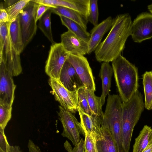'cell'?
Returning a JSON list of instances; mask_svg holds the SVG:
<instances>
[{
    "label": "cell",
    "instance_id": "1",
    "mask_svg": "<svg viewBox=\"0 0 152 152\" xmlns=\"http://www.w3.org/2000/svg\"><path fill=\"white\" fill-rule=\"evenodd\" d=\"M132 24L128 13L119 14L113 19L110 32L94 51L98 61L112 62L121 55L126 41L131 35Z\"/></svg>",
    "mask_w": 152,
    "mask_h": 152
},
{
    "label": "cell",
    "instance_id": "2",
    "mask_svg": "<svg viewBox=\"0 0 152 152\" xmlns=\"http://www.w3.org/2000/svg\"><path fill=\"white\" fill-rule=\"evenodd\" d=\"M112 67L119 96L127 102L138 91L137 68L121 55L112 62Z\"/></svg>",
    "mask_w": 152,
    "mask_h": 152
},
{
    "label": "cell",
    "instance_id": "3",
    "mask_svg": "<svg viewBox=\"0 0 152 152\" xmlns=\"http://www.w3.org/2000/svg\"><path fill=\"white\" fill-rule=\"evenodd\" d=\"M143 96L137 91L130 100L122 102L121 137L125 152H129L134 127L138 122L145 108Z\"/></svg>",
    "mask_w": 152,
    "mask_h": 152
},
{
    "label": "cell",
    "instance_id": "4",
    "mask_svg": "<svg viewBox=\"0 0 152 152\" xmlns=\"http://www.w3.org/2000/svg\"><path fill=\"white\" fill-rule=\"evenodd\" d=\"M0 61L4 63L13 76L22 72L20 54L15 50L12 41L9 29V23H0Z\"/></svg>",
    "mask_w": 152,
    "mask_h": 152
},
{
    "label": "cell",
    "instance_id": "5",
    "mask_svg": "<svg viewBox=\"0 0 152 152\" xmlns=\"http://www.w3.org/2000/svg\"><path fill=\"white\" fill-rule=\"evenodd\" d=\"M39 4L30 0L19 15L24 48L36 34L37 27L36 13Z\"/></svg>",
    "mask_w": 152,
    "mask_h": 152
},
{
    "label": "cell",
    "instance_id": "6",
    "mask_svg": "<svg viewBox=\"0 0 152 152\" xmlns=\"http://www.w3.org/2000/svg\"><path fill=\"white\" fill-rule=\"evenodd\" d=\"M69 54L61 43H55L52 44L45 67V72L49 77L60 82V77L61 69Z\"/></svg>",
    "mask_w": 152,
    "mask_h": 152
},
{
    "label": "cell",
    "instance_id": "7",
    "mask_svg": "<svg viewBox=\"0 0 152 152\" xmlns=\"http://www.w3.org/2000/svg\"><path fill=\"white\" fill-rule=\"evenodd\" d=\"M59 109L58 114L63 128L61 135L71 140L74 145L77 146L81 139L80 135H85L80 123L73 113L60 105L59 106Z\"/></svg>",
    "mask_w": 152,
    "mask_h": 152
},
{
    "label": "cell",
    "instance_id": "8",
    "mask_svg": "<svg viewBox=\"0 0 152 152\" xmlns=\"http://www.w3.org/2000/svg\"><path fill=\"white\" fill-rule=\"evenodd\" d=\"M48 83L55 100L59 103L61 106L73 113L77 111L78 101L77 91H70L60 82L52 78L49 77Z\"/></svg>",
    "mask_w": 152,
    "mask_h": 152
},
{
    "label": "cell",
    "instance_id": "9",
    "mask_svg": "<svg viewBox=\"0 0 152 152\" xmlns=\"http://www.w3.org/2000/svg\"><path fill=\"white\" fill-rule=\"evenodd\" d=\"M67 60L74 68L84 86L95 91L94 78L87 58L84 56L70 54Z\"/></svg>",
    "mask_w": 152,
    "mask_h": 152
},
{
    "label": "cell",
    "instance_id": "10",
    "mask_svg": "<svg viewBox=\"0 0 152 152\" xmlns=\"http://www.w3.org/2000/svg\"><path fill=\"white\" fill-rule=\"evenodd\" d=\"M132 39L140 43L152 38V13H141L132 22L131 34Z\"/></svg>",
    "mask_w": 152,
    "mask_h": 152
},
{
    "label": "cell",
    "instance_id": "11",
    "mask_svg": "<svg viewBox=\"0 0 152 152\" xmlns=\"http://www.w3.org/2000/svg\"><path fill=\"white\" fill-rule=\"evenodd\" d=\"M4 62L0 61V101L12 106L16 85Z\"/></svg>",
    "mask_w": 152,
    "mask_h": 152
},
{
    "label": "cell",
    "instance_id": "12",
    "mask_svg": "<svg viewBox=\"0 0 152 152\" xmlns=\"http://www.w3.org/2000/svg\"><path fill=\"white\" fill-rule=\"evenodd\" d=\"M61 43L69 54L84 56L87 54L88 42L68 30L61 35Z\"/></svg>",
    "mask_w": 152,
    "mask_h": 152
},
{
    "label": "cell",
    "instance_id": "13",
    "mask_svg": "<svg viewBox=\"0 0 152 152\" xmlns=\"http://www.w3.org/2000/svg\"><path fill=\"white\" fill-rule=\"evenodd\" d=\"M60 81L66 88L71 91H77L84 86L74 68L67 60L61 69Z\"/></svg>",
    "mask_w": 152,
    "mask_h": 152
},
{
    "label": "cell",
    "instance_id": "14",
    "mask_svg": "<svg viewBox=\"0 0 152 152\" xmlns=\"http://www.w3.org/2000/svg\"><path fill=\"white\" fill-rule=\"evenodd\" d=\"M113 21L111 16H109L90 31V37L88 42V50L87 54H90L94 51L101 43L104 34L111 29Z\"/></svg>",
    "mask_w": 152,
    "mask_h": 152
},
{
    "label": "cell",
    "instance_id": "15",
    "mask_svg": "<svg viewBox=\"0 0 152 152\" xmlns=\"http://www.w3.org/2000/svg\"><path fill=\"white\" fill-rule=\"evenodd\" d=\"M92 134L97 152H118L115 141L108 128L101 126L98 133Z\"/></svg>",
    "mask_w": 152,
    "mask_h": 152
},
{
    "label": "cell",
    "instance_id": "16",
    "mask_svg": "<svg viewBox=\"0 0 152 152\" xmlns=\"http://www.w3.org/2000/svg\"><path fill=\"white\" fill-rule=\"evenodd\" d=\"M40 4L52 7H66L77 11L88 18L89 14L90 0H40Z\"/></svg>",
    "mask_w": 152,
    "mask_h": 152
},
{
    "label": "cell",
    "instance_id": "17",
    "mask_svg": "<svg viewBox=\"0 0 152 152\" xmlns=\"http://www.w3.org/2000/svg\"><path fill=\"white\" fill-rule=\"evenodd\" d=\"M77 111L80 118V123L84 132H87L92 134L98 133L103 119L95 115L91 116L87 114L79 108Z\"/></svg>",
    "mask_w": 152,
    "mask_h": 152
},
{
    "label": "cell",
    "instance_id": "18",
    "mask_svg": "<svg viewBox=\"0 0 152 152\" xmlns=\"http://www.w3.org/2000/svg\"><path fill=\"white\" fill-rule=\"evenodd\" d=\"M113 73L112 66L109 63L103 62L102 64L99 76L101 79L102 84V93L100 97L102 106L104 104L106 96L109 94Z\"/></svg>",
    "mask_w": 152,
    "mask_h": 152
},
{
    "label": "cell",
    "instance_id": "19",
    "mask_svg": "<svg viewBox=\"0 0 152 152\" xmlns=\"http://www.w3.org/2000/svg\"><path fill=\"white\" fill-rule=\"evenodd\" d=\"M50 9L52 12L76 22L87 30L88 22L87 18L81 13L69 8L60 6H56Z\"/></svg>",
    "mask_w": 152,
    "mask_h": 152
},
{
    "label": "cell",
    "instance_id": "20",
    "mask_svg": "<svg viewBox=\"0 0 152 152\" xmlns=\"http://www.w3.org/2000/svg\"><path fill=\"white\" fill-rule=\"evenodd\" d=\"M9 29L13 46L20 54L24 48L19 15L16 20L9 22Z\"/></svg>",
    "mask_w": 152,
    "mask_h": 152
},
{
    "label": "cell",
    "instance_id": "21",
    "mask_svg": "<svg viewBox=\"0 0 152 152\" xmlns=\"http://www.w3.org/2000/svg\"><path fill=\"white\" fill-rule=\"evenodd\" d=\"M152 143V129L145 125L135 139L133 152H142Z\"/></svg>",
    "mask_w": 152,
    "mask_h": 152
},
{
    "label": "cell",
    "instance_id": "22",
    "mask_svg": "<svg viewBox=\"0 0 152 152\" xmlns=\"http://www.w3.org/2000/svg\"><path fill=\"white\" fill-rule=\"evenodd\" d=\"M62 24L68 30L85 41L88 42L90 34L76 22L62 16H59Z\"/></svg>",
    "mask_w": 152,
    "mask_h": 152
},
{
    "label": "cell",
    "instance_id": "23",
    "mask_svg": "<svg viewBox=\"0 0 152 152\" xmlns=\"http://www.w3.org/2000/svg\"><path fill=\"white\" fill-rule=\"evenodd\" d=\"M85 90L88 104L91 112L94 115L103 119L104 113L102 110L100 97L96 96L94 91L86 88Z\"/></svg>",
    "mask_w": 152,
    "mask_h": 152
},
{
    "label": "cell",
    "instance_id": "24",
    "mask_svg": "<svg viewBox=\"0 0 152 152\" xmlns=\"http://www.w3.org/2000/svg\"><path fill=\"white\" fill-rule=\"evenodd\" d=\"M145 96V107L150 110L152 103V72L146 71L142 75Z\"/></svg>",
    "mask_w": 152,
    "mask_h": 152
},
{
    "label": "cell",
    "instance_id": "25",
    "mask_svg": "<svg viewBox=\"0 0 152 152\" xmlns=\"http://www.w3.org/2000/svg\"><path fill=\"white\" fill-rule=\"evenodd\" d=\"M51 9L47 10L39 19L38 26L52 44L55 43L53 40L51 25Z\"/></svg>",
    "mask_w": 152,
    "mask_h": 152
},
{
    "label": "cell",
    "instance_id": "26",
    "mask_svg": "<svg viewBox=\"0 0 152 152\" xmlns=\"http://www.w3.org/2000/svg\"><path fill=\"white\" fill-rule=\"evenodd\" d=\"M30 0H21L12 5L4 8L9 17V22L14 20L19 15L20 12L28 4Z\"/></svg>",
    "mask_w": 152,
    "mask_h": 152
},
{
    "label": "cell",
    "instance_id": "27",
    "mask_svg": "<svg viewBox=\"0 0 152 152\" xmlns=\"http://www.w3.org/2000/svg\"><path fill=\"white\" fill-rule=\"evenodd\" d=\"M12 106L0 101V128L4 130L12 117Z\"/></svg>",
    "mask_w": 152,
    "mask_h": 152
},
{
    "label": "cell",
    "instance_id": "28",
    "mask_svg": "<svg viewBox=\"0 0 152 152\" xmlns=\"http://www.w3.org/2000/svg\"><path fill=\"white\" fill-rule=\"evenodd\" d=\"M86 88L83 86L77 90L78 108L85 113L90 115H95L92 113L90 108L86 96Z\"/></svg>",
    "mask_w": 152,
    "mask_h": 152
},
{
    "label": "cell",
    "instance_id": "29",
    "mask_svg": "<svg viewBox=\"0 0 152 152\" xmlns=\"http://www.w3.org/2000/svg\"><path fill=\"white\" fill-rule=\"evenodd\" d=\"M97 0H90L89 14L88 18V22L94 26L97 25L99 18Z\"/></svg>",
    "mask_w": 152,
    "mask_h": 152
},
{
    "label": "cell",
    "instance_id": "30",
    "mask_svg": "<svg viewBox=\"0 0 152 152\" xmlns=\"http://www.w3.org/2000/svg\"><path fill=\"white\" fill-rule=\"evenodd\" d=\"M85 133L84 148L85 152H97L95 140L93 134L88 132Z\"/></svg>",
    "mask_w": 152,
    "mask_h": 152
},
{
    "label": "cell",
    "instance_id": "31",
    "mask_svg": "<svg viewBox=\"0 0 152 152\" xmlns=\"http://www.w3.org/2000/svg\"><path fill=\"white\" fill-rule=\"evenodd\" d=\"M84 140L81 139L79 144L72 149L71 145L66 141L64 143V146L65 149L68 152H85L84 148Z\"/></svg>",
    "mask_w": 152,
    "mask_h": 152
},
{
    "label": "cell",
    "instance_id": "32",
    "mask_svg": "<svg viewBox=\"0 0 152 152\" xmlns=\"http://www.w3.org/2000/svg\"><path fill=\"white\" fill-rule=\"evenodd\" d=\"M10 145L7 140L4 130L0 128V149L6 152H9Z\"/></svg>",
    "mask_w": 152,
    "mask_h": 152
},
{
    "label": "cell",
    "instance_id": "33",
    "mask_svg": "<svg viewBox=\"0 0 152 152\" xmlns=\"http://www.w3.org/2000/svg\"><path fill=\"white\" fill-rule=\"evenodd\" d=\"M36 13V20L37 21L42 17L45 13L48 10L51 8H55L46 4H39Z\"/></svg>",
    "mask_w": 152,
    "mask_h": 152
},
{
    "label": "cell",
    "instance_id": "34",
    "mask_svg": "<svg viewBox=\"0 0 152 152\" xmlns=\"http://www.w3.org/2000/svg\"><path fill=\"white\" fill-rule=\"evenodd\" d=\"M9 21L8 15L4 8L3 4H0V23H8Z\"/></svg>",
    "mask_w": 152,
    "mask_h": 152
},
{
    "label": "cell",
    "instance_id": "35",
    "mask_svg": "<svg viewBox=\"0 0 152 152\" xmlns=\"http://www.w3.org/2000/svg\"><path fill=\"white\" fill-rule=\"evenodd\" d=\"M28 152H42L39 147L33 141L29 142L28 144Z\"/></svg>",
    "mask_w": 152,
    "mask_h": 152
},
{
    "label": "cell",
    "instance_id": "36",
    "mask_svg": "<svg viewBox=\"0 0 152 152\" xmlns=\"http://www.w3.org/2000/svg\"><path fill=\"white\" fill-rule=\"evenodd\" d=\"M9 152H23L18 145L10 146Z\"/></svg>",
    "mask_w": 152,
    "mask_h": 152
},
{
    "label": "cell",
    "instance_id": "37",
    "mask_svg": "<svg viewBox=\"0 0 152 152\" xmlns=\"http://www.w3.org/2000/svg\"><path fill=\"white\" fill-rule=\"evenodd\" d=\"M19 0H9L4 1V4L6 8L10 7L18 2Z\"/></svg>",
    "mask_w": 152,
    "mask_h": 152
},
{
    "label": "cell",
    "instance_id": "38",
    "mask_svg": "<svg viewBox=\"0 0 152 152\" xmlns=\"http://www.w3.org/2000/svg\"><path fill=\"white\" fill-rule=\"evenodd\" d=\"M142 152H152V143Z\"/></svg>",
    "mask_w": 152,
    "mask_h": 152
},
{
    "label": "cell",
    "instance_id": "39",
    "mask_svg": "<svg viewBox=\"0 0 152 152\" xmlns=\"http://www.w3.org/2000/svg\"><path fill=\"white\" fill-rule=\"evenodd\" d=\"M148 9L149 11L152 13V5L151 4L148 6Z\"/></svg>",
    "mask_w": 152,
    "mask_h": 152
},
{
    "label": "cell",
    "instance_id": "40",
    "mask_svg": "<svg viewBox=\"0 0 152 152\" xmlns=\"http://www.w3.org/2000/svg\"><path fill=\"white\" fill-rule=\"evenodd\" d=\"M152 110V103L151 106L150 107V110Z\"/></svg>",
    "mask_w": 152,
    "mask_h": 152
},
{
    "label": "cell",
    "instance_id": "41",
    "mask_svg": "<svg viewBox=\"0 0 152 152\" xmlns=\"http://www.w3.org/2000/svg\"><path fill=\"white\" fill-rule=\"evenodd\" d=\"M0 152H6L2 150L1 149H0Z\"/></svg>",
    "mask_w": 152,
    "mask_h": 152
},
{
    "label": "cell",
    "instance_id": "42",
    "mask_svg": "<svg viewBox=\"0 0 152 152\" xmlns=\"http://www.w3.org/2000/svg\"><path fill=\"white\" fill-rule=\"evenodd\" d=\"M152 5V4H151Z\"/></svg>",
    "mask_w": 152,
    "mask_h": 152
}]
</instances>
